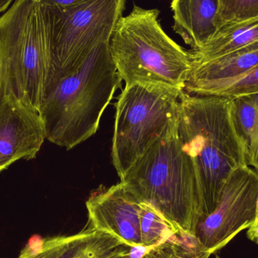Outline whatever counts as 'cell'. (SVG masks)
<instances>
[{"label": "cell", "instance_id": "1", "mask_svg": "<svg viewBox=\"0 0 258 258\" xmlns=\"http://www.w3.org/2000/svg\"><path fill=\"white\" fill-rule=\"evenodd\" d=\"M230 103L231 98L184 91L179 98L177 132L195 170L201 202L200 223L216 209L230 174L247 165L243 145L232 122Z\"/></svg>", "mask_w": 258, "mask_h": 258}, {"label": "cell", "instance_id": "2", "mask_svg": "<svg viewBox=\"0 0 258 258\" xmlns=\"http://www.w3.org/2000/svg\"><path fill=\"white\" fill-rule=\"evenodd\" d=\"M122 80L110 42L97 46L75 71L45 89L39 115L46 139L71 150L95 135Z\"/></svg>", "mask_w": 258, "mask_h": 258}, {"label": "cell", "instance_id": "3", "mask_svg": "<svg viewBox=\"0 0 258 258\" xmlns=\"http://www.w3.org/2000/svg\"><path fill=\"white\" fill-rule=\"evenodd\" d=\"M120 180L139 202L155 209L177 236H195L201 221V202L194 164L182 147L177 125Z\"/></svg>", "mask_w": 258, "mask_h": 258}, {"label": "cell", "instance_id": "4", "mask_svg": "<svg viewBox=\"0 0 258 258\" xmlns=\"http://www.w3.org/2000/svg\"><path fill=\"white\" fill-rule=\"evenodd\" d=\"M51 59L48 9L35 0H15L0 17L3 98L15 97L39 113Z\"/></svg>", "mask_w": 258, "mask_h": 258}, {"label": "cell", "instance_id": "5", "mask_svg": "<svg viewBox=\"0 0 258 258\" xmlns=\"http://www.w3.org/2000/svg\"><path fill=\"white\" fill-rule=\"evenodd\" d=\"M159 14L158 9L134 6L115 27L110 54L125 86L156 85L184 91L192 54L165 33Z\"/></svg>", "mask_w": 258, "mask_h": 258}, {"label": "cell", "instance_id": "6", "mask_svg": "<svg viewBox=\"0 0 258 258\" xmlns=\"http://www.w3.org/2000/svg\"><path fill=\"white\" fill-rule=\"evenodd\" d=\"M183 90L148 84L125 86L116 105L113 163L120 179L177 125Z\"/></svg>", "mask_w": 258, "mask_h": 258}, {"label": "cell", "instance_id": "7", "mask_svg": "<svg viewBox=\"0 0 258 258\" xmlns=\"http://www.w3.org/2000/svg\"><path fill=\"white\" fill-rule=\"evenodd\" d=\"M125 6V0H87L63 10L46 7L51 59L45 89L75 71L97 46L110 42Z\"/></svg>", "mask_w": 258, "mask_h": 258}, {"label": "cell", "instance_id": "8", "mask_svg": "<svg viewBox=\"0 0 258 258\" xmlns=\"http://www.w3.org/2000/svg\"><path fill=\"white\" fill-rule=\"evenodd\" d=\"M258 172L248 165L235 169L225 182L215 210L198 224L195 236L215 254L255 223Z\"/></svg>", "mask_w": 258, "mask_h": 258}, {"label": "cell", "instance_id": "9", "mask_svg": "<svg viewBox=\"0 0 258 258\" xmlns=\"http://www.w3.org/2000/svg\"><path fill=\"white\" fill-rule=\"evenodd\" d=\"M89 227L117 238L129 248L143 246L141 202L122 182L98 190L86 202Z\"/></svg>", "mask_w": 258, "mask_h": 258}, {"label": "cell", "instance_id": "10", "mask_svg": "<svg viewBox=\"0 0 258 258\" xmlns=\"http://www.w3.org/2000/svg\"><path fill=\"white\" fill-rule=\"evenodd\" d=\"M45 138L36 110L13 96L0 101V172L16 161L36 157Z\"/></svg>", "mask_w": 258, "mask_h": 258}, {"label": "cell", "instance_id": "11", "mask_svg": "<svg viewBox=\"0 0 258 258\" xmlns=\"http://www.w3.org/2000/svg\"><path fill=\"white\" fill-rule=\"evenodd\" d=\"M257 63L258 42L213 58L192 57L184 92L206 96L212 89L243 75Z\"/></svg>", "mask_w": 258, "mask_h": 258}, {"label": "cell", "instance_id": "12", "mask_svg": "<svg viewBox=\"0 0 258 258\" xmlns=\"http://www.w3.org/2000/svg\"><path fill=\"white\" fill-rule=\"evenodd\" d=\"M173 30L192 50L209 43L218 33L219 0H172Z\"/></svg>", "mask_w": 258, "mask_h": 258}, {"label": "cell", "instance_id": "13", "mask_svg": "<svg viewBox=\"0 0 258 258\" xmlns=\"http://www.w3.org/2000/svg\"><path fill=\"white\" fill-rule=\"evenodd\" d=\"M125 247L114 236L87 228L71 236L44 239L42 251L35 258H110Z\"/></svg>", "mask_w": 258, "mask_h": 258}, {"label": "cell", "instance_id": "14", "mask_svg": "<svg viewBox=\"0 0 258 258\" xmlns=\"http://www.w3.org/2000/svg\"><path fill=\"white\" fill-rule=\"evenodd\" d=\"M258 42V17L220 29L203 48L190 50L195 59H209Z\"/></svg>", "mask_w": 258, "mask_h": 258}, {"label": "cell", "instance_id": "15", "mask_svg": "<svg viewBox=\"0 0 258 258\" xmlns=\"http://www.w3.org/2000/svg\"><path fill=\"white\" fill-rule=\"evenodd\" d=\"M230 116L251 166L258 152V94L231 98Z\"/></svg>", "mask_w": 258, "mask_h": 258}, {"label": "cell", "instance_id": "16", "mask_svg": "<svg viewBox=\"0 0 258 258\" xmlns=\"http://www.w3.org/2000/svg\"><path fill=\"white\" fill-rule=\"evenodd\" d=\"M141 234L143 246L152 248L174 235L176 230L151 206L141 203Z\"/></svg>", "mask_w": 258, "mask_h": 258}, {"label": "cell", "instance_id": "17", "mask_svg": "<svg viewBox=\"0 0 258 258\" xmlns=\"http://www.w3.org/2000/svg\"><path fill=\"white\" fill-rule=\"evenodd\" d=\"M258 17V0H219L217 17L218 30Z\"/></svg>", "mask_w": 258, "mask_h": 258}, {"label": "cell", "instance_id": "18", "mask_svg": "<svg viewBox=\"0 0 258 258\" xmlns=\"http://www.w3.org/2000/svg\"><path fill=\"white\" fill-rule=\"evenodd\" d=\"M258 94V63L243 75L220 85L207 95L235 98Z\"/></svg>", "mask_w": 258, "mask_h": 258}, {"label": "cell", "instance_id": "19", "mask_svg": "<svg viewBox=\"0 0 258 258\" xmlns=\"http://www.w3.org/2000/svg\"><path fill=\"white\" fill-rule=\"evenodd\" d=\"M175 235L156 246L150 248L147 254L151 258H178L174 242Z\"/></svg>", "mask_w": 258, "mask_h": 258}, {"label": "cell", "instance_id": "20", "mask_svg": "<svg viewBox=\"0 0 258 258\" xmlns=\"http://www.w3.org/2000/svg\"><path fill=\"white\" fill-rule=\"evenodd\" d=\"M44 239L39 236H33L29 239L25 247L21 251L18 258H35L41 252Z\"/></svg>", "mask_w": 258, "mask_h": 258}, {"label": "cell", "instance_id": "21", "mask_svg": "<svg viewBox=\"0 0 258 258\" xmlns=\"http://www.w3.org/2000/svg\"><path fill=\"white\" fill-rule=\"evenodd\" d=\"M35 1L49 9L63 10V9H71L87 0H35Z\"/></svg>", "mask_w": 258, "mask_h": 258}, {"label": "cell", "instance_id": "22", "mask_svg": "<svg viewBox=\"0 0 258 258\" xmlns=\"http://www.w3.org/2000/svg\"><path fill=\"white\" fill-rule=\"evenodd\" d=\"M110 258H134L131 254V248L125 246L122 251H119L117 254ZM142 258H151L148 254H145Z\"/></svg>", "mask_w": 258, "mask_h": 258}, {"label": "cell", "instance_id": "23", "mask_svg": "<svg viewBox=\"0 0 258 258\" xmlns=\"http://www.w3.org/2000/svg\"><path fill=\"white\" fill-rule=\"evenodd\" d=\"M247 237L253 242L258 244V225L254 228L248 229Z\"/></svg>", "mask_w": 258, "mask_h": 258}, {"label": "cell", "instance_id": "24", "mask_svg": "<svg viewBox=\"0 0 258 258\" xmlns=\"http://www.w3.org/2000/svg\"><path fill=\"white\" fill-rule=\"evenodd\" d=\"M13 0H0V13L6 12Z\"/></svg>", "mask_w": 258, "mask_h": 258}, {"label": "cell", "instance_id": "25", "mask_svg": "<svg viewBox=\"0 0 258 258\" xmlns=\"http://www.w3.org/2000/svg\"><path fill=\"white\" fill-rule=\"evenodd\" d=\"M251 166L254 168L255 171H257L258 172V152L257 153V156H256L255 159H254V162H253L252 165Z\"/></svg>", "mask_w": 258, "mask_h": 258}, {"label": "cell", "instance_id": "26", "mask_svg": "<svg viewBox=\"0 0 258 258\" xmlns=\"http://www.w3.org/2000/svg\"><path fill=\"white\" fill-rule=\"evenodd\" d=\"M258 225V200H257V217H256V221L255 223L251 226L250 228H254V227H257Z\"/></svg>", "mask_w": 258, "mask_h": 258}, {"label": "cell", "instance_id": "27", "mask_svg": "<svg viewBox=\"0 0 258 258\" xmlns=\"http://www.w3.org/2000/svg\"><path fill=\"white\" fill-rule=\"evenodd\" d=\"M2 98H3V95H2L1 92V68H0V101H1Z\"/></svg>", "mask_w": 258, "mask_h": 258}, {"label": "cell", "instance_id": "28", "mask_svg": "<svg viewBox=\"0 0 258 258\" xmlns=\"http://www.w3.org/2000/svg\"><path fill=\"white\" fill-rule=\"evenodd\" d=\"M215 258H221L218 255H215Z\"/></svg>", "mask_w": 258, "mask_h": 258}]
</instances>
